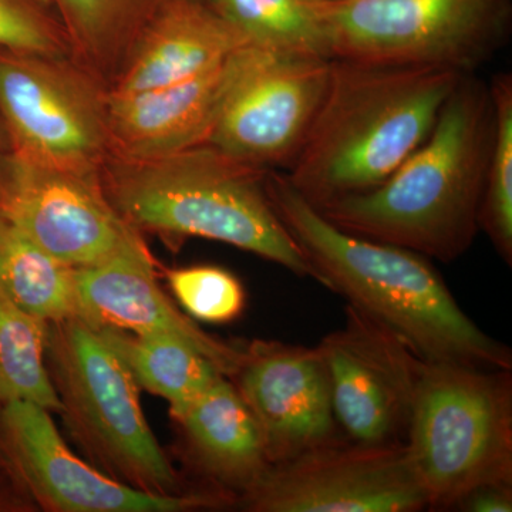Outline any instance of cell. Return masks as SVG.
<instances>
[{"label":"cell","instance_id":"1","mask_svg":"<svg viewBox=\"0 0 512 512\" xmlns=\"http://www.w3.org/2000/svg\"><path fill=\"white\" fill-rule=\"evenodd\" d=\"M265 184L316 282L399 336L420 359L512 370L511 349L463 311L429 258L336 227L282 171H268Z\"/></svg>","mask_w":512,"mask_h":512},{"label":"cell","instance_id":"2","mask_svg":"<svg viewBox=\"0 0 512 512\" xmlns=\"http://www.w3.org/2000/svg\"><path fill=\"white\" fill-rule=\"evenodd\" d=\"M493 134L490 86L464 74L429 137L384 183L318 210L350 234L456 261L480 231Z\"/></svg>","mask_w":512,"mask_h":512},{"label":"cell","instance_id":"3","mask_svg":"<svg viewBox=\"0 0 512 512\" xmlns=\"http://www.w3.org/2000/svg\"><path fill=\"white\" fill-rule=\"evenodd\" d=\"M463 76L330 60L325 97L286 178L316 208L379 187L429 137Z\"/></svg>","mask_w":512,"mask_h":512},{"label":"cell","instance_id":"4","mask_svg":"<svg viewBox=\"0 0 512 512\" xmlns=\"http://www.w3.org/2000/svg\"><path fill=\"white\" fill-rule=\"evenodd\" d=\"M266 174L204 144L160 157L110 154L100 181L111 205L138 232L211 239L315 279L269 201Z\"/></svg>","mask_w":512,"mask_h":512},{"label":"cell","instance_id":"5","mask_svg":"<svg viewBox=\"0 0 512 512\" xmlns=\"http://www.w3.org/2000/svg\"><path fill=\"white\" fill-rule=\"evenodd\" d=\"M46 366L64 427L92 466L148 494H190L151 430L140 387L127 367L77 316L47 323Z\"/></svg>","mask_w":512,"mask_h":512},{"label":"cell","instance_id":"6","mask_svg":"<svg viewBox=\"0 0 512 512\" xmlns=\"http://www.w3.org/2000/svg\"><path fill=\"white\" fill-rule=\"evenodd\" d=\"M404 446L429 510L512 485L511 370L423 360Z\"/></svg>","mask_w":512,"mask_h":512},{"label":"cell","instance_id":"7","mask_svg":"<svg viewBox=\"0 0 512 512\" xmlns=\"http://www.w3.org/2000/svg\"><path fill=\"white\" fill-rule=\"evenodd\" d=\"M330 59L474 74L511 35L512 0H316Z\"/></svg>","mask_w":512,"mask_h":512},{"label":"cell","instance_id":"8","mask_svg":"<svg viewBox=\"0 0 512 512\" xmlns=\"http://www.w3.org/2000/svg\"><path fill=\"white\" fill-rule=\"evenodd\" d=\"M109 87L70 56L0 49V124L9 150L100 173L110 156Z\"/></svg>","mask_w":512,"mask_h":512},{"label":"cell","instance_id":"9","mask_svg":"<svg viewBox=\"0 0 512 512\" xmlns=\"http://www.w3.org/2000/svg\"><path fill=\"white\" fill-rule=\"evenodd\" d=\"M0 468L30 511L184 512L228 507L222 498L204 491L165 497L106 476L67 446L49 410L30 402L0 407Z\"/></svg>","mask_w":512,"mask_h":512},{"label":"cell","instance_id":"10","mask_svg":"<svg viewBox=\"0 0 512 512\" xmlns=\"http://www.w3.org/2000/svg\"><path fill=\"white\" fill-rule=\"evenodd\" d=\"M251 512H417L429 510L404 443L348 437L274 464L238 503Z\"/></svg>","mask_w":512,"mask_h":512},{"label":"cell","instance_id":"11","mask_svg":"<svg viewBox=\"0 0 512 512\" xmlns=\"http://www.w3.org/2000/svg\"><path fill=\"white\" fill-rule=\"evenodd\" d=\"M0 217L73 269L144 242L111 205L100 173L36 163L10 150L0 157Z\"/></svg>","mask_w":512,"mask_h":512},{"label":"cell","instance_id":"12","mask_svg":"<svg viewBox=\"0 0 512 512\" xmlns=\"http://www.w3.org/2000/svg\"><path fill=\"white\" fill-rule=\"evenodd\" d=\"M330 60L255 47L205 146L262 171H288L325 97Z\"/></svg>","mask_w":512,"mask_h":512},{"label":"cell","instance_id":"13","mask_svg":"<svg viewBox=\"0 0 512 512\" xmlns=\"http://www.w3.org/2000/svg\"><path fill=\"white\" fill-rule=\"evenodd\" d=\"M318 346L328 367L336 423L345 437L365 444L404 443L423 359L349 305L343 325Z\"/></svg>","mask_w":512,"mask_h":512},{"label":"cell","instance_id":"14","mask_svg":"<svg viewBox=\"0 0 512 512\" xmlns=\"http://www.w3.org/2000/svg\"><path fill=\"white\" fill-rule=\"evenodd\" d=\"M261 430L272 466L339 439L328 367L319 346L242 342L228 377Z\"/></svg>","mask_w":512,"mask_h":512},{"label":"cell","instance_id":"15","mask_svg":"<svg viewBox=\"0 0 512 512\" xmlns=\"http://www.w3.org/2000/svg\"><path fill=\"white\" fill-rule=\"evenodd\" d=\"M74 286L77 318L92 328L171 336L200 350L222 375L229 377L237 369L242 342H225L205 332L161 291L146 242L99 265L74 269Z\"/></svg>","mask_w":512,"mask_h":512},{"label":"cell","instance_id":"16","mask_svg":"<svg viewBox=\"0 0 512 512\" xmlns=\"http://www.w3.org/2000/svg\"><path fill=\"white\" fill-rule=\"evenodd\" d=\"M254 52V46L241 47L218 66L170 86L109 92L110 154L150 158L204 146Z\"/></svg>","mask_w":512,"mask_h":512},{"label":"cell","instance_id":"17","mask_svg":"<svg viewBox=\"0 0 512 512\" xmlns=\"http://www.w3.org/2000/svg\"><path fill=\"white\" fill-rule=\"evenodd\" d=\"M177 456L205 491L238 505L272 467L261 430L237 387L218 377L180 416Z\"/></svg>","mask_w":512,"mask_h":512},{"label":"cell","instance_id":"18","mask_svg":"<svg viewBox=\"0 0 512 512\" xmlns=\"http://www.w3.org/2000/svg\"><path fill=\"white\" fill-rule=\"evenodd\" d=\"M245 46L207 0H174L148 25L109 92L141 93L183 82Z\"/></svg>","mask_w":512,"mask_h":512},{"label":"cell","instance_id":"19","mask_svg":"<svg viewBox=\"0 0 512 512\" xmlns=\"http://www.w3.org/2000/svg\"><path fill=\"white\" fill-rule=\"evenodd\" d=\"M171 2L174 0H50L72 59L109 89L148 25Z\"/></svg>","mask_w":512,"mask_h":512},{"label":"cell","instance_id":"20","mask_svg":"<svg viewBox=\"0 0 512 512\" xmlns=\"http://www.w3.org/2000/svg\"><path fill=\"white\" fill-rule=\"evenodd\" d=\"M127 367L137 386L161 397L180 416L218 377L214 363L184 340L116 328H93Z\"/></svg>","mask_w":512,"mask_h":512},{"label":"cell","instance_id":"21","mask_svg":"<svg viewBox=\"0 0 512 512\" xmlns=\"http://www.w3.org/2000/svg\"><path fill=\"white\" fill-rule=\"evenodd\" d=\"M0 289L23 311L55 322L77 316L74 269L0 217Z\"/></svg>","mask_w":512,"mask_h":512},{"label":"cell","instance_id":"22","mask_svg":"<svg viewBox=\"0 0 512 512\" xmlns=\"http://www.w3.org/2000/svg\"><path fill=\"white\" fill-rule=\"evenodd\" d=\"M249 46L330 59L316 0H207Z\"/></svg>","mask_w":512,"mask_h":512},{"label":"cell","instance_id":"23","mask_svg":"<svg viewBox=\"0 0 512 512\" xmlns=\"http://www.w3.org/2000/svg\"><path fill=\"white\" fill-rule=\"evenodd\" d=\"M47 322L23 311L0 289V407L30 402L62 410L46 366Z\"/></svg>","mask_w":512,"mask_h":512},{"label":"cell","instance_id":"24","mask_svg":"<svg viewBox=\"0 0 512 512\" xmlns=\"http://www.w3.org/2000/svg\"><path fill=\"white\" fill-rule=\"evenodd\" d=\"M490 86L494 104V134L485 171L478 225L497 254L512 265V74H494Z\"/></svg>","mask_w":512,"mask_h":512},{"label":"cell","instance_id":"25","mask_svg":"<svg viewBox=\"0 0 512 512\" xmlns=\"http://www.w3.org/2000/svg\"><path fill=\"white\" fill-rule=\"evenodd\" d=\"M167 281L175 301L192 319L211 325L235 322L247 306V292L237 276L221 266L171 269Z\"/></svg>","mask_w":512,"mask_h":512},{"label":"cell","instance_id":"26","mask_svg":"<svg viewBox=\"0 0 512 512\" xmlns=\"http://www.w3.org/2000/svg\"><path fill=\"white\" fill-rule=\"evenodd\" d=\"M0 49L72 57L50 0H0Z\"/></svg>","mask_w":512,"mask_h":512},{"label":"cell","instance_id":"27","mask_svg":"<svg viewBox=\"0 0 512 512\" xmlns=\"http://www.w3.org/2000/svg\"><path fill=\"white\" fill-rule=\"evenodd\" d=\"M456 510L467 512H511L512 485H485L467 494Z\"/></svg>","mask_w":512,"mask_h":512},{"label":"cell","instance_id":"28","mask_svg":"<svg viewBox=\"0 0 512 512\" xmlns=\"http://www.w3.org/2000/svg\"><path fill=\"white\" fill-rule=\"evenodd\" d=\"M30 511L8 481L0 478V512Z\"/></svg>","mask_w":512,"mask_h":512},{"label":"cell","instance_id":"29","mask_svg":"<svg viewBox=\"0 0 512 512\" xmlns=\"http://www.w3.org/2000/svg\"><path fill=\"white\" fill-rule=\"evenodd\" d=\"M9 150L8 138H6L5 130H3L2 124H0V157Z\"/></svg>","mask_w":512,"mask_h":512},{"label":"cell","instance_id":"30","mask_svg":"<svg viewBox=\"0 0 512 512\" xmlns=\"http://www.w3.org/2000/svg\"><path fill=\"white\" fill-rule=\"evenodd\" d=\"M0 478H3V480L8 481V478L5 477V474L2 473V468H0ZM9 483V481H8Z\"/></svg>","mask_w":512,"mask_h":512},{"label":"cell","instance_id":"31","mask_svg":"<svg viewBox=\"0 0 512 512\" xmlns=\"http://www.w3.org/2000/svg\"><path fill=\"white\" fill-rule=\"evenodd\" d=\"M325 2H345V0H325Z\"/></svg>","mask_w":512,"mask_h":512}]
</instances>
